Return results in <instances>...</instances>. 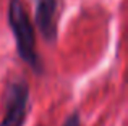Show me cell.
I'll use <instances>...</instances> for the list:
<instances>
[{
	"instance_id": "obj_1",
	"label": "cell",
	"mask_w": 128,
	"mask_h": 126,
	"mask_svg": "<svg viewBox=\"0 0 128 126\" xmlns=\"http://www.w3.org/2000/svg\"><path fill=\"white\" fill-rule=\"evenodd\" d=\"M8 24L16 41V50L24 63H28L36 73L42 71L39 55L36 52V37L29 16L21 0H10L8 3Z\"/></svg>"
},
{
	"instance_id": "obj_2",
	"label": "cell",
	"mask_w": 128,
	"mask_h": 126,
	"mask_svg": "<svg viewBox=\"0 0 128 126\" xmlns=\"http://www.w3.org/2000/svg\"><path fill=\"white\" fill-rule=\"evenodd\" d=\"M29 102V87L24 81H15L8 86L6 110L0 126H23Z\"/></svg>"
},
{
	"instance_id": "obj_4",
	"label": "cell",
	"mask_w": 128,
	"mask_h": 126,
	"mask_svg": "<svg viewBox=\"0 0 128 126\" xmlns=\"http://www.w3.org/2000/svg\"><path fill=\"white\" fill-rule=\"evenodd\" d=\"M63 126H80V115L78 113H73L66 118V121L63 123Z\"/></svg>"
},
{
	"instance_id": "obj_3",
	"label": "cell",
	"mask_w": 128,
	"mask_h": 126,
	"mask_svg": "<svg viewBox=\"0 0 128 126\" xmlns=\"http://www.w3.org/2000/svg\"><path fill=\"white\" fill-rule=\"evenodd\" d=\"M57 0H34V18L39 32L47 42L57 39Z\"/></svg>"
}]
</instances>
